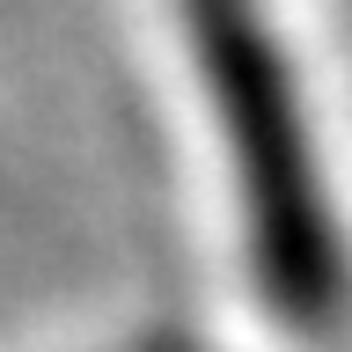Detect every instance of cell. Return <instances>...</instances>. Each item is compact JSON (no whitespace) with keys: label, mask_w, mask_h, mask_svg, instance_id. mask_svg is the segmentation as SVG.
Returning a JSON list of instances; mask_svg holds the SVG:
<instances>
[{"label":"cell","mask_w":352,"mask_h":352,"mask_svg":"<svg viewBox=\"0 0 352 352\" xmlns=\"http://www.w3.org/2000/svg\"><path fill=\"white\" fill-rule=\"evenodd\" d=\"M140 352H191V345H140Z\"/></svg>","instance_id":"obj_2"},{"label":"cell","mask_w":352,"mask_h":352,"mask_svg":"<svg viewBox=\"0 0 352 352\" xmlns=\"http://www.w3.org/2000/svg\"><path fill=\"white\" fill-rule=\"evenodd\" d=\"M184 22H191L198 74L242 176L257 279L286 323L316 330L345 301V264H338V228H330V198L308 154L286 59L250 0H184Z\"/></svg>","instance_id":"obj_1"}]
</instances>
